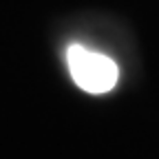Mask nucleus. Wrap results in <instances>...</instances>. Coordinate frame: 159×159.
Returning a JSON list of instances; mask_svg holds the SVG:
<instances>
[{"label":"nucleus","instance_id":"1","mask_svg":"<svg viewBox=\"0 0 159 159\" xmlns=\"http://www.w3.org/2000/svg\"><path fill=\"white\" fill-rule=\"evenodd\" d=\"M66 64L73 82L91 95L113 91L119 80L117 62H113L108 55L91 51L82 44H71L66 49Z\"/></svg>","mask_w":159,"mask_h":159}]
</instances>
